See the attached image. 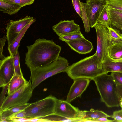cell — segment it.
<instances>
[{
	"mask_svg": "<svg viewBox=\"0 0 122 122\" xmlns=\"http://www.w3.org/2000/svg\"><path fill=\"white\" fill-rule=\"evenodd\" d=\"M25 63L31 72L36 68L51 63L60 56L61 47L52 40L37 39L27 46Z\"/></svg>",
	"mask_w": 122,
	"mask_h": 122,
	"instance_id": "1",
	"label": "cell"
},
{
	"mask_svg": "<svg viewBox=\"0 0 122 122\" xmlns=\"http://www.w3.org/2000/svg\"><path fill=\"white\" fill-rule=\"evenodd\" d=\"M65 72L73 80L80 78L92 80L106 73L103 69L102 63L95 54L69 66Z\"/></svg>",
	"mask_w": 122,
	"mask_h": 122,
	"instance_id": "2",
	"label": "cell"
},
{
	"mask_svg": "<svg viewBox=\"0 0 122 122\" xmlns=\"http://www.w3.org/2000/svg\"><path fill=\"white\" fill-rule=\"evenodd\" d=\"M101 102L109 108L120 106V98L118 94L117 84L112 75L104 73L94 78Z\"/></svg>",
	"mask_w": 122,
	"mask_h": 122,
	"instance_id": "3",
	"label": "cell"
},
{
	"mask_svg": "<svg viewBox=\"0 0 122 122\" xmlns=\"http://www.w3.org/2000/svg\"><path fill=\"white\" fill-rule=\"evenodd\" d=\"M69 64L66 59L59 56L50 64L34 70L31 72L30 77L32 90L47 78L59 73L65 72Z\"/></svg>",
	"mask_w": 122,
	"mask_h": 122,
	"instance_id": "4",
	"label": "cell"
},
{
	"mask_svg": "<svg viewBox=\"0 0 122 122\" xmlns=\"http://www.w3.org/2000/svg\"><path fill=\"white\" fill-rule=\"evenodd\" d=\"M57 99L54 96L50 95L44 99L30 103L24 109L26 113L25 117L39 118L54 113Z\"/></svg>",
	"mask_w": 122,
	"mask_h": 122,
	"instance_id": "5",
	"label": "cell"
},
{
	"mask_svg": "<svg viewBox=\"0 0 122 122\" xmlns=\"http://www.w3.org/2000/svg\"><path fill=\"white\" fill-rule=\"evenodd\" d=\"M31 82L30 78L27 83L21 89L5 97L0 106V112L27 103L32 94Z\"/></svg>",
	"mask_w": 122,
	"mask_h": 122,
	"instance_id": "6",
	"label": "cell"
},
{
	"mask_svg": "<svg viewBox=\"0 0 122 122\" xmlns=\"http://www.w3.org/2000/svg\"><path fill=\"white\" fill-rule=\"evenodd\" d=\"M94 27L96 30L97 38V48L95 54L103 63L108 56L109 48L112 44L107 27L97 24Z\"/></svg>",
	"mask_w": 122,
	"mask_h": 122,
	"instance_id": "7",
	"label": "cell"
},
{
	"mask_svg": "<svg viewBox=\"0 0 122 122\" xmlns=\"http://www.w3.org/2000/svg\"><path fill=\"white\" fill-rule=\"evenodd\" d=\"M87 17L90 27L96 24L101 10L106 4L105 0H88L86 3L81 2Z\"/></svg>",
	"mask_w": 122,
	"mask_h": 122,
	"instance_id": "8",
	"label": "cell"
},
{
	"mask_svg": "<svg viewBox=\"0 0 122 122\" xmlns=\"http://www.w3.org/2000/svg\"><path fill=\"white\" fill-rule=\"evenodd\" d=\"M26 16L17 20H10L5 28L8 46L12 44L23 29L34 19Z\"/></svg>",
	"mask_w": 122,
	"mask_h": 122,
	"instance_id": "9",
	"label": "cell"
},
{
	"mask_svg": "<svg viewBox=\"0 0 122 122\" xmlns=\"http://www.w3.org/2000/svg\"><path fill=\"white\" fill-rule=\"evenodd\" d=\"M15 74L13 56L10 55L0 60V86L3 87L10 81Z\"/></svg>",
	"mask_w": 122,
	"mask_h": 122,
	"instance_id": "10",
	"label": "cell"
},
{
	"mask_svg": "<svg viewBox=\"0 0 122 122\" xmlns=\"http://www.w3.org/2000/svg\"><path fill=\"white\" fill-rule=\"evenodd\" d=\"M79 110L66 100L57 99L54 113L70 119L79 118L78 114Z\"/></svg>",
	"mask_w": 122,
	"mask_h": 122,
	"instance_id": "11",
	"label": "cell"
},
{
	"mask_svg": "<svg viewBox=\"0 0 122 122\" xmlns=\"http://www.w3.org/2000/svg\"><path fill=\"white\" fill-rule=\"evenodd\" d=\"M90 79L85 78L75 79L67 94L66 101L70 103L78 97H81L89 85Z\"/></svg>",
	"mask_w": 122,
	"mask_h": 122,
	"instance_id": "12",
	"label": "cell"
},
{
	"mask_svg": "<svg viewBox=\"0 0 122 122\" xmlns=\"http://www.w3.org/2000/svg\"><path fill=\"white\" fill-rule=\"evenodd\" d=\"M59 36L67 35L80 31V27L74 20H61L52 27Z\"/></svg>",
	"mask_w": 122,
	"mask_h": 122,
	"instance_id": "13",
	"label": "cell"
},
{
	"mask_svg": "<svg viewBox=\"0 0 122 122\" xmlns=\"http://www.w3.org/2000/svg\"><path fill=\"white\" fill-rule=\"evenodd\" d=\"M65 42L71 49L80 54L89 53L94 48L92 43L84 37Z\"/></svg>",
	"mask_w": 122,
	"mask_h": 122,
	"instance_id": "14",
	"label": "cell"
},
{
	"mask_svg": "<svg viewBox=\"0 0 122 122\" xmlns=\"http://www.w3.org/2000/svg\"><path fill=\"white\" fill-rule=\"evenodd\" d=\"M111 116L102 111L91 109L90 111L79 110L77 117L78 118L84 120L85 122H92L94 120L100 118H107Z\"/></svg>",
	"mask_w": 122,
	"mask_h": 122,
	"instance_id": "15",
	"label": "cell"
},
{
	"mask_svg": "<svg viewBox=\"0 0 122 122\" xmlns=\"http://www.w3.org/2000/svg\"><path fill=\"white\" fill-rule=\"evenodd\" d=\"M28 82L23 75L14 74L10 81L8 88V95L19 90Z\"/></svg>",
	"mask_w": 122,
	"mask_h": 122,
	"instance_id": "16",
	"label": "cell"
},
{
	"mask_svg": "<svg viewBox=\"0 0 122 122\" xmlns=\"http://www.w3.org/2000/svg\"><path fill=\"white\" fill-rule=\"evenodd\" d=\"M36 20L34 19L33 20L26 25L22 30L14 41L10 45L8 46V49L10 55L14 56L16 53L19 46L20 42L28 29Z\"/></svg>",
	"mask_w": 122,
	"mask_h": 122,
	"instance_id": "17",
	"label": "cell"
},
{
	"mask_svg": "<svg viewBox=\"0 0 122 122\" xmlns=\"http://www.w3.org/2000/svg\"><path fill=\"white\" fill-rule=\"evenodd\" d=\"M113 27L122 29V11L107 7Z\"/></svg>",
	"mask_w": 122,
	"mask_h": 122,
	"instance_id": "18",
	"label": "cell"
},
{
	"mask_svg": "<svg viewBox=\"0 0 122 122\" xmlns=\"http://www.w3.org/2000/svg\"><path fill=\"white\" fill-rule=\"evenodd\" d=\"M102 66L104 71L106 73L113 72H122V61H112L108 56L103 62Z\"/></svg>",
	"mask_w": 122,
	"mask_h": 122,
	"instance_id": "19",
	"label": "cell"
},
{
	"mask_svg": "<svg viewBox=\"0 0 122 122\" xmlns=\"http://www.w3.org/2000/svg\"><path fill=\"white\" fill-rule=\"evenodd\" d=\"M30 104L27 103L22 105L12 107L0 112V122H8V120L11 116L20 111L24 110Z\"/></svg>",
	"mask_w": 122,
	"mask_h": 122,
	"instance_id": "20",
	"label": "cell"
},
{
	"mask_svg": "<svg viewBox=\"0 0 122 122\" xmlns=\"http://www.w3.org/2000/svg\"><path fill=\"white\" fill-rule=\"evenodd\" d=\"M107 8L106 3L102 6L96 24H99L107 27H112L111 20Z\"/></svg>",
	"mask_w": 122,
	"mask_h": 122,
	"instance_id": "21",
	"label": "cell"
},
{
	"mask_svg": "<svg viewBox=\"0 0 122 122\" xmlns=\"http://www.w3.org/2000/svg\"><path fill=\"white\" fill-rule=\"evenodd\" d=\"M22 7L20 5L0 0V10L3 13L10 15L18 12Z\"/></svg>",
	"mask_w": 122,
	"mask_h": 122,
	"instance_id": "22",
	"label": "cell"
},
{
	"mask_svg": "<svg viewBox=\"0 0 122 122\" xmlns=\"http://www.w3.org/2000/svg\"><path fill=\"white\" fill-rule=\"evenodd\" d=\"M108 56L114 59L122 58V41L111 45L108 51Z\"/></svg>",
	"mask_w": 122,
	"mask_h": 122,
	"instance_id": "23",
	"label": "cell"
},
{
	"mask_svg": "<svg viewBox=\"0 0 122 122\" xmlns=\"http://www.w3.org/2000/svg\"><path fill=\"white\" fill-rule=\"evenodd\" d=\"M39 118L44 119L48 122H84L85 121L84 120L80 118L69 119L55 113L45 117Z\"/></svg>",
	"mask_w": 122,
	"mask_h": 122,
	"instance_id": "24",
	"label": "cell"
},
{
	"mask_svg": "<svg viewBox=\"0 0 122 122\" xmlns=\"http://www.w3.org/2000/svg\"><path fill=\"white\" fill-rule=\"evenodd\" d=\"M107 27L112 44L122 41V34L118 30L112 27Z\"/></svg>",
	"mask_w": 122,
	"mask_h": 122,
	"instance_id": "25",
	"label": "cell"
},
{
	"mask_svg": "<svg viewBox=\"0 0 122 122\" xmlns=\"http://www.w3.org/2000/svg\"><path fill=\"white\" fill-rule=\"evenodd\" d=\"M59 36V40L65 42L84 37L80 31L67 35Z\"/></svg>",
	"mask_w": 122,
	"mask_h": 122,
	"instance_id": "26",
	"label": "cell"
},
{
	"mask_svg": "<svg viewBox=\"0 0 122 122\" xmlns=\"http://www.w3.org/2000/svg\"><path fill=\"white\" fill-rule=\"evenodd\" d=\"M13 62L15 74L18 75H23L20 67L19 54L18 51L13 56Z\"/></svg>",
	"mask_w": 122,
	"mask_h": 122,
	"instance_id": "27",
	"label": "cell"
},
{
	"mask_svg": "<svg viewBox=\"0 0 122 122\" xmlns=\"http://www.w3.org/2000/svg\"><path fill=\"white\" fill-rule=\"evenodd\" d=\"M107 7L122 11V0H105Z\"/></svg>",
	"mask_w": 122,
	"mask_h": 122,
	"instance_id": "28",
	"label": "cell"
},
{
	"mask_svg": "<svg viewBox=\"0 0 122 122\" xmlns=\"http://www.w3.org/2000/svg\"><path fill=\"white\" fill-rule=\"evenodd\" d=\"M5 2L15 4L21 6L22 7L30 5L34 2L35 0H2Z\"/></svg>",
	"mask_w": 122,
	"mask_h": 122,
	"instance_id": "29",
	"label": "cell"
},
{
	"mask_svg": "<svg viewBox=\"0 0 122 122\" xmlns=\"http://www.w3.org/2000/svg\"><path fill=\"white\" fill-rule=\"evenodd\" d=\"M72 1L75 11L82 18V13L80 0H72Z\"/></svg>",
	"mask_w": 122,
	"mask_h": 122,
	"instance_id": "30",
	"label": "cell"
},
{
	"mask_svg": "<svg viewBox=\"0 0 122 122\" xmlns=\"http://www.w3.org/2000/svg\"><path fill=\"white\" fill-rule=\"evenodd\" d=\"M111 75L117 84L122 85V72H112Z\"/></svg>",
	"mask_w": 122,
	"mask_h": 122,
	"instance_id": "31",
	"label": "cell"
},
{
	"mask_svg": "<svg viewBox=\"0 0 122 122\" xmlns=\"http://www.w3.org/2000/svg\"><path fill=\"white\" fill-rule=\"evenodd\" d=\"M110 117L114 119L113 122H122V110L114 111Z\"/></svg>",
	"mask_w": 122,
	"mask_h": 122,
	"instance_id": "32",
	"label": "cell"
},
{
	"mask_svg": "<svg viewBox=\"0 0 122 122\" xmlns=\"http://www.w3.org/2000/svg\"><path fill=\"white\" fill-rule=\"evenodd\" d=\"M26 112L24 110L20 111L13 115L8 120V122H12V120L14 119L25 117Z\"/></svg>",
	"mask_w": 122,
	"mask_h": 122,
	"instance_id": "33",
	"label": "cell"
},
{
	"mask_svg": "<svg viewBox=\"0 0 122 122\" xmlns=\"http://www.w3.org/2000/svg\"><path fill=\"white\" fill-rule=\"evenodd\" d=\"M7 40L6 36H4L2 38L0 39V60H3L6 57L3 55V47L5 45L6 41Z\"/></svg>",
	"mask_w": 122,
	"mask_h": 122,
	"instance_id": "34",
	"label": "cell"
},
{
	"mask_svg": "<svg viewBox=\"0 0 122 122\" xmlns=\"http://www.w3.org/2000/svg\"><path fill=\"white\" fill-rule=\"evenodd\" d=\"M92 122H112L113 120H109L105 117H102L93 120Z\"/></svg>",
	"mask_w": 122,
	"mask_h": 122,
	"instance_id": "35",
	"label": "cell"
},
{
	"mask_svg": "<svg viewBox=\"0 0 122 122\" xmlns=\"http://www.w3.org/2000/svg\"><path fill=\"white\" fill-rule=\"evenodd\" d=\"M117 92L120 98H122V85L117 84Z\"/></svg>",
	"mask_w": 122,
	"mask_h": 122,
	"instance_id": "36",
	"label": "cell"
},
{
	"mask_svg": "<svg viewBox=\"0 0 122 122\" xmlns=\"http://www.w3.org/2000/svg\"><path fill=\"white\" fill-rule=\"evenodd\" d=\"M109 58H110L111 60L113 61L116 62V61H122V58L120 59H112V58H110V57H109Z\"/></svg>",
	"mask_w": 122,
	"mask_h": 122,
	"instance_id": "37",
	"label": "cell"
},
{
	"mask_svg": "<svg viewBox=\"0 0 122 122\" xmlns=\"http://www.w3.org/2000/svg\"><path fill=\"white\" fill-rule=\"evenodd\" d=\"M120 106L121 108V109L122 110V98H120Z\"/></svg>",
	"mask_w": 122,
	"mask_h": 122,
	"instance_id": "38",
	"label": "cell"
},
{
	"mask_svg": "<svg viewBox=\"0 0 122 122\" xmlns=\"http://www.w3.org/2000/svg\"><path fill=\"white\" fill-rule=\"evenodd\" d=\"M116 29H117L120 32V33L122 34V29H118L116 28Z\"/></svg>",
	"mask_w": 122,
	"mask_h": 122,
	"instance_id": "39",
	"label": "cell"
}]
</instances>
